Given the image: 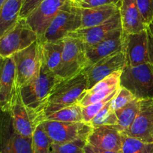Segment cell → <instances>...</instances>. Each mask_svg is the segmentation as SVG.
I'll return each mask as SVG.
<instances>
[{
    "label": "cell",
    "mask_w": 153,
    "mask_h": 153,
    "mask_svg": "<svg viewBox=\"0 0 153 153\" xmlns=\"http://www.w3.org/2000/svg\"><path fill=\"white\" fill-rule=\"evenodd\" d=\"M87 89L88 82L84 71L57 84L45 106L43 120L46 116L62 108L79 104Z\"/></svg>",
    "instance_id": "1"
},
{
    "label": "cell",
    "mask_w": 153,
    "mask_h": 153,
    "mask_svg": "<svg viewBox=\"0 0 153 153\" xmlns=\"http://www.w3.org/2000/svg\"><path fill=\"white\" fill-rule=\"evenodd\" d=\"M64 80L55 74L46 70L42 64L38 77L19 88L20 95L27 107L34 111L43 121V111L51 92L57 84Z\"/></svg>",
    "instance_id": "2"
},
{
    "label": "cell",
    "mask_w": 153,
    "mask_h": 153,
    "mask_svg": "<svg viewBox=\"0 0 153 153\" xmlns=\"http://www.w3.org/2000/svg\"><path fill=\"white\" fill-rule=\"evenodd\" d=\"M39 39L25 18L19 20L0 36V57L7 58L31 46Z\"/></svg>",
    "instance_id": "3"
},
{
    "label": "cell",
    "mask_w": 153,
    "mask_h": 153,
    "mask_svg": "<svg viewBox=\"0 0 153 153\" xmlns=\"http://www.w3.org/2000/svg\"><path fill=\"white\" fill-rule=\"evenodd\" d=\"M89 65L85 44L70 36L64 38L62 60L57 76L63 80L69 79L82 73Z\"/></svg>",
    "instance_id": "4"
},
{
    "label": "cell",
    "mask_w": 153,
    "mask_h": 153,
    "mask_svg": "<svg viewBox=\"0 0 153 153\" xmlns=\"http://www.w3.org/2000/svg\"><path fill=\"white\" fill-rule=\"evenodd\" d=\"M120 86L137 98H153V68L151 63L135 67L126 65L120 76Z\"/></svg>",
    "instance_id": "5"
},
{
    "label": "cell",
    "mask_w": 153,
    "mask_h": 153,
    "mask_svg": "<svg viewBox=\"0 0 153 153\" xmlns=\"http://www.w3.org/2000/svg\"><path fill=\"white\" fill-rule=\"evenodd\" d=\"M81 27L80 8L72 0H67L58 14L49 24L41 41L58 40Z\"/></svg>",
    "instance_id": "6"
},
{
    "label": "cell",
    "mask_w": 153,
    "mask_h": 153,
    "mask_svg": "<svg viewBox=\"0 0 153 153\" xmlns=\"http://www.w3.org/2000/svg\"><path fill=\"white\" fill-rule=\"evenodd\" d=\"M19 87L30 83L38 77L42 68V44L40 39L31 46L13 55Z\"/></svg>",
    "instance_id": "7"
},
{
    "label": "cell",
    "mask_w": 153,
    "mask_h": 153,
    "mask_svg": "<svg viewBox=\"0 0 153 153\" xmlns=\"http://www.w3.org/2000/svg\"><path fill=\"white\" fill-rule=\"evenodd\" d=\"M1 60L0 105L3 112L10 113L19 94L16 63L13 55Z\"/></svg>",
    "instance_id": "8"
},
{
    "label": "cell",
    "mask_w": 153,
    "mask_h": 153,
    "mask_svg": "<svg viewBox=\"0 0 153 153\" xmlns=\"http://www.w3.org/2000/svg\"><path fill=\"white\" fill-rule=\"evenodd\" d=\"M41 124L53 143H64L80 139L87 140L94 128L84 122H67L44 120Z\"/></svg>",
    "instance_id": "9"
},
{
    "label": "cell",
    "mask_w": 153,
    "mask_h": 153,
    "mask_svg": "<svg viewBox=\"0 0 153 153\" xmlns=\"http://www.w3.org/2000/svg\"><path fill=\"white\" fill-rule=\"evenodd\" d=\"M126 65L125 52L124 51H118L88 66L84 70L88 82V89L114 72L122 70Z\"/></svg>",
    "instance_id": "10"
},
{
    "label": "cell",
    "mask_w": 153,
    "mask_h": 153,
    "mask_svg": "<svg viewBox=\"0 0 153 153\" xmlns=\"http://www.w3.org/2000/svg\"><path fill=\"white\" fill-rule=\"evenodd\" d=\"M1 153H33L32 138L19 134L9 113L3 112L1 124Z\"/></svg>",
    "instance_id": "11"
},
{
    "label": "cell",
    "mask_w": 153,
    "mask_h": 153,
    "mask_svg": "<svg viewBox=\"0 0 153 153\" xmlns=\"http://www.w3.org/2000/svg\"><path fill=\"white\" fill-rule=\"evenodd\" d=\"M153 98L140 99V110L128 130L123 134L148 142H153Z\"/></svg>",
    "instance_id": "12"
},
{
    "label": "cell",
    "mask_w": 153,
    "mask_h": 153,
    "mask_svg": "<svg viewBox=\"0 0 153 153\" xmlns=\"http://www.w3.org/2000/svg\"><path fill=\"white\" fill-rule=\"evenodd\" d=\"M124 36L126 65L135 67L150 62L147 29Z\"/></svg>",
    "instance_id": "13"
},
{
    "label": "cell",
    "mask_w": 153,
    "mask_h": 153,
    "mask_svg": "<svg viewBox=\"0 0 153 153\" xmlns=\"http://www.w3.org/2000/svg\"><path fill=\"white\" fill-rule=\"evenodd\" d=\"M67 0H43L26 18L28 25L41 39L46 29Z\"/></svg>",
    "instance_id": "14"
},
{
    "label": "cell",
    "mask_w": 153,
    "mask_h": 153,
    "mask_svg": "<svg viewBox=\"0 0 153 153\" xmlns=\"http://www.w3.org/2000/svg\"><path fill=\"white\" fill-rule=\"evenodd\" d=\"M9 114L12 118L15 130L25 137L32 138L34 130L42 122L37 112L27 107L21 98L20 92Z\"/></svg>",
    "instance_id": "15"
},
{
    "label": "cell",
    "mask_w": 153,
    "mask_h": 153,
    "mask_svg": "<svg viewBox=\"0 0 153 153\" xmlns=\"http://www.w3.org/2000/svg\"><path fill=\"white\" fill-rule=\"evenodd\" d=\"M124 38L125 36L122 28H120L112 32L98 43L92 45L85 44L86 56L90 65L114 52L123 51Z\"/></svg>",
    "instance_id": "16"
},
{
    "label": "cell",
    "mask_w": 153,
    "mask_h": 153,
    "mask_svg": "<svg viewBox=\"0 0 153 153\" xmlns=\"http://www.w3.org/2000/svg\"><path fill=\"white\" fill-rule=\"evenodd\" d=\"M122 28L120 11L103 23L91 28H80L69 33L67 36L79 39L86 45L97 44L117 28Z\"/></svg>",
    "instance_id": "17"
},
{
    "label": "cell",
    "mask_w": 153,
    "mask_h": 153,
    "mask_svg": "<svg viewBox=\"0 0 153 153\" xmlns=\"http://www.w3.org/2000/svg\"><path fill=\"white\" fill-rule=\"evenodd\" d=\"M87 142L91 146L105 150L120 152L122 133L116 125H102L94 128Z\"/></svg>",
    "instance_id": "18"
},
{
    "label": "cell",
    "mask_w": 153,
    "mask_h": 153,
    "mask_svg": "<svg viewBox=\"0 0 153 153\" xmlns=\"http://www.w3.org/2000/svg\"><path fill=\"white\" fill-rule=\"evenodd\" d=\"M122 29L124 35L147 29L140 11L137 0H122L120 5Z\"/></svg>",
    "instance_id": "19"
},
{
    "label": "cell",
    "mask_w": 153,
    "mask_h": 153,
    "mask_svg": "<svg viewBox=\"0 0 153 153\" xmlns=\"http://www.w3.org/2000/svg\"><path fill=\"white\" fill-rule=\"evenodd\" d=\"M119 11L120 6L117 4H107L89 8H80V28H91L100 25Z\"/></svg>",
    "instance_id": "20"
},
{
    "label": "cell",
    "mask_w": 153,
    "mask_h": 153,
    "mask_svg": "<svg viewBox=\"0 0 153 153\" xmlns=\"http://www.w3.org/2000/svg\"><path fill=\"white\" fill-rule=\"evenodd\" d=\"M41 44L43 66L47 70L56 74L62 60L64 38L58 40L41 41Z\"/></svg>",
    "instance_id": "21"
},
{
    "label": "cell",
    "mask_w": 153,
    "mask_h": 153,
    "mask_svg": "<svg viewBox=\"0 0 153 153\" xmlns=\"http://www.w3.org/2000/svg\"><path fill=\"white\" fill-rule=\"evenodd\" d=\"M24 0H6L0 6V36L10 29L19 19Z\"/></svg>",
    "instance_id": "22"
},
{
    "label": "cell",
    "mask_w": 153,
    "mask_h": 153,
    "mask_svg": "<svg viewBox=\"0 0 153 153\" xmlns=\"http://www.w3.org/2000/svg\"><path fill=\"white\" fill-rule=\"evenodd\" d=\"M140 99L136 98L123 107L115 111L117 118V128L123 133L129 128L140 110Z\"/></svg>",
    "instance_id": "23"
},
{
    "label": "cell",
    "mask_w": 153,
    "mask_h": 153,
    "mask_svg": "<svg viewBox=\"0 0 153 153\" xmlns=\"http://www.w3.org/2000/svg\"><path fill=\"white\" fill-rule=\"evenodd\" d=\"M44 120L67 122H83L82 106L79 104H76L72 106L62 108L57 112L46 116Z\"/></svg>",
    "instance_id": "24"
},
{
    "label": "cell",
    "mask_w": 153,
    "mask_h": 153,
    "mask_svg": "<svg viewBox=\"0 0 153 153\" xmlns=\"http://www.w3.org/2000/svg\"><path fill=\"white\" fill-rule=\"evenodd\" d=\"M120 153H153V142H148L122 134Z\"/></svg>",
    "instance_id": "25"
},
{
    "label": "cell",
    "mask_w": 153,
    "mask_h": 153,
    "mask_svg": "<svg viewBox=\"0 0 153 153\" xmlns=\"http://www.w3.org/2000/svg\"><path fill=\"white\" fill-rule=\"evenodd\" d=\"M53 142L41 123L37 125L32 136L33 153H52Z\"/></svg>",
    "instance_id": "26"
},
{
    "label": "cell",
    "mask_w": 153,
    "mask_h": 153,
    "mask_svg": "<svg viewBox=\"0 0 153 153\" xmlns=\"http://www.w3.org/2000/svg\"><path fill=\"white\" fill-rule=\"evenodd\" d=\"M113 100V99H112ZM112 100L108 102L104 107L89 122L93 128L102 125H117L118 123L116 112L111 106Z\"/></svg>",
    "instance_id": "27"
},
{
    "label": "cell",
    "mask_w": 153,
    "mask_h": 153,
    "mask_svg": "<svg viewBox=\"0 0 153 153\" xmlns=\"http://www.w3.org/2000/svg\"><path fill=\"white\" fill-rule=\"evenodd\" d=\"M87 140L80 139L64 143L52 144V153H85Z\"/></svg>",
    "instance_id": "28"
},
{
    "label": "cell",
    "mask_w": 153,
    "mask_h": 153,
    "mask_svg": "<svg viewBox=\"0 0 153 153\" xmlns=\"http://www.w3.org/2000/svg\"><path fill=\"white\" fill-rule=\"evenodd\" d=\"M119 88H118L116 91L114 92L111 94H110L108 97L103 99V100H100V101L96 102V103L92 104H89L88 105V106H82V117H83L84 122L89 124L90 122H91V120L94 118V117L95 116L97 115L103 107H104L105 105L114 98V96L116 95Z\"/></svg>",
    "instance_id": "29"
},
{
    "label": "cell",
    "mask_w": 153,
    "mask_h": 153,
    "mask_svg": "<svg viewBox=\"0 0 153 153\" xmlns=\"http://www.w3.org/2000/svg\"><path fill=\"white\" fill-rule=\"evenodd\" d=\"M136 98H137L129 90L120 86L116 95L112 100L111 106L113 109L116 111L125 106L126 105L129 104L130 102H131Z\"/></svg>",
    "instance_id": "30"
},
{
    "label": "cell",
    "mask_w": 153,
    "mask_h": 153,
    "mask_svg": "<svg viewBox=\"0 0 153 153\" xmlns=\"http://www.w3.org/2000/svg\"><path fill=\"white\" fill-rule=\"evenodd\" d=\"M143 21L149 26L153 20V0H137Z\"/></svg>",
    "instance_id": "31"
},
{
    "label": "cell",
    "mask_w": 153,
    "mask_h": 153,
    "mask_svg": "<svg viewBox=\"0 0 153 153\" xmlns=\"http://www.w3.org/2000/svg\"><path fill=\"white\" fill-rule=\"evenodd\" d=\"M121 2L122 0H86L76 4L80 8H89L107 5V4H117L120 6Z\"/></svg>",
    "instance_id": "32"
},
{
    "label": "cell",
    "mask_w": 153,
    "mask_h": 153,
    "mask_svg": "<svg viewBox=\"0 0 153 153\" xmlns=\"http://www.w3.org/2000/svg\"><path fill=\"white\" fill-rule=\"evenodd\" d=\"M43 1V0H24L19 14V18L26 19L41 4Z\"/></svg>",
    "instance_id": "33"
},
{
    "label": "cell",
    "mask_w": 153,
    "mask_h": 153,
    "mask_svg": "<svg viewBox=\"0 0 153 153\" xmlns=\"http://www.w3.org/2000/svg\"><path fill=\"white\" fill-rule=\"evenodd\" d=\"M148 40H149V59L150 63L153 68V36L152 35L149 31L148 30Z\"/></svg>",
    "instance_id": "34"
},
{
    "label": "cell",
    "mask_w": 153,
    "mask_h": 153,
    "mask_svg": "<svg viewBox=\"0 0 153 153\" xmlns=\"http://www.w3.org/2000/svg\"><path fill=\"white\" fill-rule=\"evenodd\" d=\"M91 147L93 148V149L95 151L96 153H120L119 152H116V151H111V150H105V149H102V148H97V147H94L91 146Z\"/></svg>",
    "instance_id": "35"
},
{
    "label": "cell",
    "mask_w": 153,
    "mask_h": 153,
    "mask_svg": "<svg viewBox=\"0 0 153 153\" xmlns=\"http://www.w3.org/2000/svg\"><path fill=\"white\" fill-rule=\"evenodd\" d=\"M85 153H96V152H95V151L93 149V148L91 147V146L87 142L86 146H85Z\"/></svg>",
    "instance_id": "36"
},
{
    "label": "cell",
    "mask_w": 153,
    "mask_h": 153,
    "mask_svg": "<svg viewBox=\"0 0 153 153\" xmlns=\"http://www.w3.org/2000/svg\"><path fill=\"white\" fill-rule=\"evenodd\" d=\"M148 30L149 31V32L152 34V35L153 36V20L151 22V23L148 26Z\"/></svg>",
    "instance_id": "37"
},
{
    "label": "cell",
    "mask_w": 153,
    "mask_h": 153,
    "mask_svg": "<svg viewBox=\"0 0 153 153\" xmlns=\"http://www.w3.org/2000/svg\"><path fill=\"white\" fill-rule=\"evenodd\" d=\"M72 1H73L75 4H78V3H80L82 2L86 1V0H72Z\"/></svg>",
    "instance_id": "38"
},
{
    "label": "cell",
    "mask_w": 153,
    "mask_h": 153,
    "mask_svg": "<svg viewBox=\"0 0 153 153\" xmlns=\"http://www.w3.org/2000/svg\"><path fill=\"white\" fill-rule=\"evenodd\" d=\"M5 1H6V0H0V6L2 5V4H4V2H5Z\"/></svg>",
    "instance_id": "39"
},
{
    "label": "cell",
    "mask_w": 153,
    "mask_h": 153,
    "mask_svg": "<svg viewBox=\"0 0 153 153\" xmlns=\"http://www.w3.org/2000/svg\"><path fill=\"white\" fill-rule=\"evenodd\" d=\"M152 136H153V133H152Z\"/></svg>",
    "instance_id": "40"
}]
</instances>
